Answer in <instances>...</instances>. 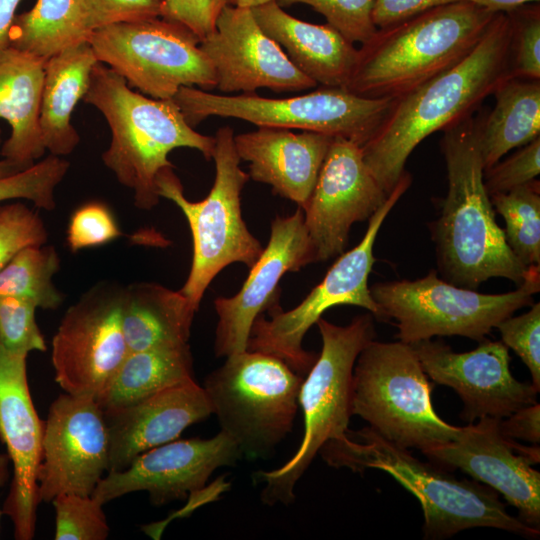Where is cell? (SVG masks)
Here are the masks:
<instances>
[{
  "instance_id": "obj_1",
  "label": "cell",
  "mask_w": 540,
  "mask_h": 540,
  "mask_svg": "<svg viewBox=\"0 0 540 540\" xmlns=\"http://www.w3.org/2000/svg\"><path fill=\"white\" fill-rule=\"evenodd\" d=\"M510 22L496 12L476 47L458 64L395 98L390 111L361 146L363 160L389 194L412 151L427 136L472 115L510 71Z\"/></svg>"
},
{
  "instance_id": "obj_2",
  "label": "cell",
  "mask_w": 540,
  "mask_h": 540,
  "mask_svg": "<svg viewBox=\"0 0 540 540\" xmlns=\"http://www.w3.org/2000/svg\"><path fill=\"white\" fill-rule=\"evenodd\" d=\"M442 131L448 192L431 228L440 273L444 280L473 290L494 277L520 285L532 266L516 258L496 222L483 181L477 117L469 115Z\"/></svg>"
},
{
  "instance_id": "obj_3",
  "label": "cell",
  "mask_w": 540,
  "mask_h": 540,
  "mask_svg": "<svg viewBox=\"0 0 540 540\" xmlns=\"http://www.w3.org/2000/svg\"><path fill=\"white\" fill-rule=\"evenodd\" d=\"M495 14L462 0L377 29L357 49L345 88L364 98H398L463 60Z\"/></svg>"
},
{
  "instance_id": "obj_4",
  "label": "cell",
  "mask_w": 540,
  "mask_h": 540,
  "mask_svg": "<svg viewBox=\"0 0 540 540\" xmlns=\"http://www.w3.org/2000/svg\"><path fill=\"white\" fill-rule=\"evenodd\" d=\"M83 100L106 119L111 143L102 154L105 166L134 192L136 207L150 210L159 203L156 177L173 167L168 154L181 147L212 159L215 138L191 127L173 99H154L130 89L126 80L98 62Z\"/></svg>"
},
{
  "instance_id": "obj_5",
  "label": "cell",
  "mask_w": 540,
  "mask_h": 540,
  "mask_svg": "<svg viewBox=\"0 0 540 540\" xmlns=\"http://www.w3.org/2000/svg\"><path fill=\"white\" fill-rule=\"evenodd\" d=\"M362 441H330L320 450L333 467L354 472L377 468L390 474L420 502L427 539H442L475 527H491L527 538H538L539 529L511 516L497 493L476 481L458 479L432 463L415 458L370 427L356 432Z\"/></svg>"
},
{
  "instance_id": "obj_6",
  "label": "cell",
  "mask_w": 540,
  "mask_h": 540,
  "mask_svg": "<svg viewBox=\"0 0 540 540\" xmlns=\"http://www.w3.org/2000/svg\"><path fill=\"white\" fill-rule=\"evenodd\" d=\"M373 317L370 312L358 315L345 326L322 317L316 322L322 350L303 378L298 396L304 435L286 463L255 473V479L265 484L261 492L264 504L292 503L296 483L321 448L330 441L348 438L353 368L360 352L375 338Z\"/></svg>"
},
{
  "instance_id": "obj_7",
  "label": "cell",
  "mask_w": 540,
  "mask_h": 540,
  "mask_svg": "<svg viewBox=\"0 0 540 540\" xmlns=\"http://www.w3.org/2000/svg\"><path fill=\"white\" fill-rule=\"evenodd\" d=\"M234 136L228 126L219 128L214 136L215 179L203 200L192 202L185 197L173 167H165L156 177L159 197L171 200L180 208L191 230L192 264L179 291L196 310L221 270L238 262L251 268L263 250L242 218L241 192L249 175L240 168Z\"/></svg>"
},
{
  "instance_id": "obj_8",
  "label": "cell",
  "mask_w": 540,
  "mask_h": 540,
  "mask_svg": "<svg viewBox=\"0 0 540 540\" xmlns=\"http://www.w3.org/2000/svg\"><path fill=\"white\" fill-rule=\"evenodd\" d=\"M428 381L412 346L372 340L358 355L352 376V415L387 441L425 450L456 440L464 427L435 412Z\"/></svg>"
},
{
  "instance_id": "obj_9",
  "label": "cell",
  "mask_w": 540,
  "mask_h": 540,
  "mask_svg": "<svg viewBox=\"0 0 540 540\" xmlns=\"http://www.w3.org/2000/svg\"><path fill=\"white\" fill-rule=\"evenodd\" d=\"M540 289V266L514 291L485 294L454 285L431 270L416 280L380 282L370 287L379 319L393 318L396 337L413 344L434 336L481 341L504 319L533 301Z\"/></svg>"
},
{
  "instance_id": "obj_10",
  "label": "cell",
  "mask_w": 540,
  "mask_h": 540,
  "mask_svg": "<svg viewBox=\"0 0 540 540\" xmlns=\"http://www.w3.org/2000/svg\"><path fill=\"white\" fill-rule=\"evenodd\" d=\"M303 376L280 358L246 350L226 357L204 380L218 419L247 456L262 457L291 432Z\"/></svg>"
},
{
  "instance_id": "obj_11",
  "label": "cell",
  "mask_w": 540,
  "mask_h": 540,
  "mask_svg": "<svg viewBox=\"0 0 540 540\" xmlns=\"http://www.w3.org/2000/svg\"><path fill=\"white\" fill-rule=\"evenodd\" d=\"M194 127L210 116L238 118L258 127L299 129L343 137L360 146L378 129L395 98H364L346 88L323 87L289 98L256 93L219 95L183 86L172 98Z\"/></svg>"
},
{
  "instance_id": "obj_12",
  "label": "cell",
  "mask_w": 540,
  "mask_h": 540,
  "mask_svg": "<svg viewBox=\"0 0 540 540\" xmlns=\"http://www.w3.org/2000/svg\"><path fill=\"white\" fill-rule=\"evenodd\" d=\"M410 184L411 176L404 172L385 202L370 217L362 240L340 255L300 304L288 311L278 308L270 312L269 320L262 314L255 319L247 350L276 356L304 376L317 357L303 348V339L325 311L338 305H354L365 308L379 319V309L368 286L375 262L373 245L386 216Z\"/></svg>"
},
{
  "instance_id": "obj_13",
  "label": "cell",
  "mask_w": 540,
  "mask_h": 540,
  "mask_svg": "<svg viewBox=\"0 0 540 540\" xmlns=\"http://www.w3.org/2000/svg\"><path fill=\"white\" fill-rule=\"evenodd\" d=\"M88 43L99 62L151 98L172 99L183 86L196 85L204 91L217 87L200 39L162 17L100 27Z\"/></svg>"
},
{
  "instance_id": "obj_14",
  "label": "cell",
  "mask_w": 540,
  "mask_h": 540,
  "mask_svg": "<svg viewBox=\"0 0 540 540\" xmlns=\"http://www.w3.org/2000/svg\"><path fill=\"white\" fill-rule=\"evenodd\" d=\"M123 288L100 285L64 314L52 340L55 381L72 395L95 399L129 353L122 328Z\"/></svg>"
},
{
  "instance_id": "obj_15",
  "label": "cell",
  "mask_w": 540,
  "mask_h": 540,
  "mask_svg": "<svg viewBox=\"0 0 540 540\" xmlns=\"http://www.w3.org/2000/svg\"><path fill=\"white\" fill-rule=\"evenodd\" d=\"M39 500L60 494L90 496L109 471V435L104 412L90 396L59 395L44 422Z\"/></svg>"
},
{
  "instance_id": "obj_16",
  "label": "cell",
  "mask_w": 540,
  "mask_h": 540,
  "mask_svg": "<svg viewBox=\"0 0 540 540\" xmlns=\"http://www.w3.org/2000/svg\"><path fill=\"white\" fill-rule=\"evenodd\" d=\"M387 196L366 166L361 146L334 137L302 209L315 262L341 255L352 225L369 220Z\"/></svg>"
},
{
  "instance_id": "obj_17",
  "label": "cell",
  "mask_w": 540,
  "mask_h": 540,
  "mask_svg": "<svg viewBox=\"0 0 540 540\" xmlns=\"http://www.w3.org/2000/svg\"><path fill=\"white\" fill-rule=\"evenodd\" d=\"M474 350L454 352L444 342L431 339L410 344L427 376L460 396V417L468 423L482 417L503 419L537 403L539 391L519 382L510 371L508 347L483 339Z\"/></svg>"
},
{
  "instance_id": "obj_18",
  "label": "cell",
  "mask_w": 540,
  "mask_h": 540,
  "mask_svg": "<svg viewBox=\"0 0 540 540\" xmlns=\"http://www.w3.org/2000/svg\"><path fill=\"white\" fill-rule=\"evenodd\" d=\"M464 426L453 441L421 452L432 462L460 469L502 494L517 508L519 519L540 528V473L532 465L540 460L539 446L527 447L504 435L499 418L482 417Z\"/></svg>"
},
{
  "instance_id": "obj_19",
  "label": "cell",
  "mask_w": 540,
  "mask_h": 540,
  "mask_svg": "<svg viewBox=\"0 0 540 540\" xmlns=\"http://www.w3.org/2000/svg\"><path fill=\"white\" fill-rule=\"evenodd\" d=\"M315 262L314 250L301 208L289 216H276L270 237L241 289L232 297H218L214 352L228 357L247 350L251 328L263 311L278 306V285L284 274Z\"/></svg>"
},
{
  "instance_id": "obj_20",
  "label": "cell",
  "mask_w": 540,
  "mask_h": 540,
  "mask_svg": "<svg viewBox=\"0 0 540 540\" xmlns=\"http://www.w3.org/2000/svg\"><path fill=\"white\" fill-rule=\"evenodd\" d=\"M241 456L237 443L223 431L208 439H176L141 453L120 471L108 472L91 496L104 505L145 491L153 505H165L199 492L216 469L234 465Z\"/></svg>"
},
{
  "instance_id": "obj_21",
  "label": "cell",
  "mask_w": 540,
  "mask_h": 540,
  "mask_svg": "<svg viewBox=\"0 0 540 540\" xmlns=\"http://www.w3.org/2000/svg\"><path fill=\"white\" fill-rule=\"evenodd\" d=\"M27 356L0 344V439L13 466L2 512L11 518L17 540H30L35 534L44 435V422L29 390Z\"/></svg>"
},
{
  "instance_id": "obj_22",
  "label": "cell",
  "mask_w": 540,
  "mask_h": 540,
  "mask_svg": "<svg viewBox=\"0 0 540 540\" xmlns=\"http://www.w3.org/2000/svg\"><path fill=\"white\" fill-rule=\"evenodd\" d=\"M199 46L215 70L217 88L224 93H255L260 88L301 91L317 85L262 31L248 7L226 6L215 30Z\"/></svg>"
},
{
  "instance_id": "obj_23",
  "label": "cell",
  "mask_w": 540,
  "mask_h": 540,
  "mask_svg": "<svg viewBox=\"0 0 540 540\" xmlns=\"http://www.w3.org/2000/svg\"><path fill=\"white\" fill-rule=\"evenodd\" d=\"M109 435V471H120L141 453L178 439L212 414L202 386L193 379L169 386L133 405L103 411Z\"/></svg>"
},
{
  "instance_id": "obj_24",
  "label": "cell",
  "mask_w": 540,
  "mask_h": 540,
  "mask_svg": "<svg viewBox=\"0 0 540 540\" xmlns=\"http://www.w3.org/2000/svg\"><path fill=\"white\" fill-rule=\"evenodd\" d=\"M333 139L313 131L261 126L234 136V144L239 158L249 162L252 180L270 185L303 209Z\"/></svg>"
},
{
  "instance_id": "obj_25",
  "label": "cell",
  "mask_w": 540,
  "mask_h": 540,
  "mask_svg": "<svg viewBox=\"0 0 540 540\" xmlns=\"http://www.w3.org/2000/svg\"><path fill=\"white\" fill-rule=\"evenodd\" d=\"M251 10L262 31L284 49L300 72L323 87H346L357 49L336 29L299 20L275 0Z\"/></svg>"
},
{
  "instance_id": "obj_26",
  "label": "cell",
  "mask_w": 540,
  "mask_h": 540,
  "mask_svg": "<svg viewBox=\"0 0 540 540\" xmlns=\"http://www.w3.org/2000/svg\"><path fill=\"white\" fill-rule=\"evenodd\" d=\"M45 62L11 46L0 49V118L11 128L0 153L20 170L46 151L39 124Z\"/></svg>"
},
{
  "instance_id": "obj_27",
  "label": "cell",
  "mask_w": 540,
  "mask_h": 540,
  "mask_svg": "<svg viewBox=\"0 0 540 540\" xmlns=\"http://www.w3.org/2000/svg\"><path fill=\"white\" fill-rule=\"evenodd\" d=\"M98 59L88 42L67 48L45 62L40 106L42 142L51 155L70 154L80 137L71 115L84 98Z\"/></svg>"
},
{
  "instance_id": "obj_28",
  "label": "cell",
  "mask_w": 540,
  "mask_h": 540,
  "mask_svg": "<svg viewBox=\"0 0 540 540\" xmlns=\"http://www.w3.org/2000/svg\"><path fill=\"white\" fill-rule=\"evenodd\" d=\"M196 311L179 290L147 282L123 288L122 328L128 351L187 344Z\"/></svg>"
},
{
  "instance_id": "obj_29",
  "label": "cell",
  "mask_w": 540,
  "mask_h": 540,
  "mask_svg": "<svg viewBox=\"0 0 540 540\" xmlns=\"http://www.w3.org/2000/svg\"><path fill=\"white\" fill-rule=\"evenodd\" d=\"M493 95L494 108L486 115L477 116L484 170L513 148L540 136V79L507 78Z\"/></svg>"
},
{
  "instance_id": "obj_30",
  "label": "cell",
  "mask_w": 540,
  "mask_h": 540,
  "mask_svg": "<svg viewBox=\"0 0 540 540\" xmlns=\"http://www.w3.org/2000/svg\"><path fill=\"white\" fill-rule=\"evenodd\" d=\"M189 379H193L189 343L129 352L96 400L103 411L116 410Z\"/></svg>"
},
{
  "instance_id": "obj_31",
  "label": "cell",
  "mask_w": 540,
  "mask_h": 540,
  "mask_svg": "<svg viewBox=\"0 0 540 540\" xmlns=\"http://www.w3.org/2000/svg\"><path fill=\"white\" fill-rule=\"evenodd\" d=\"M83 0H37L12 23L11 47L43 60L82 42L91 35Z\"/></svg>"
},
{
  "instance_id": "obj_32",
  "label": "cell",
  "mask_w": 540,
  "mask_h": 540,
  "mask_svg": "<svg viewBox=\"0 0 540 540\" xmlns=\"http://www.w3.org/2000/svg\"><path fill=\"white\" fill-rule=\"evenodd\" d=\"M59 267L60 259L53 246L25 247L0 271V296L20 297L39 308L54 310L63 302L53 283Z\"/></svg>"
},
{
  "instance_id": "obj_33",
  "label": "cell",
  "mask_w": 540,
  "mask_h": 540,
  "mask_svg": "<svg viewBox=\"0 0 540 540\" xmlns=\"http://www.w3.org/2000/svg\"><path fill=\"white\" fill-rule=\"evenodd\" d=\"M495 212L504 219L505 239L526 267L540 266V183L532 180L506 193L490 196Z\"/></svg>"
},
{
  "instance_id": "obj_34",
  "label": "cell",
  "mask_w": 540,
  "mask_h": 540,
  "mask_svg": "<svg viewBox=\"0 0 540 540\" xmlns=\"http://www.w3.org/2000/svg\"><path fill=\"white\" fill-rule=\"evenodd\" d=\"M69 162L50 155L31 167L0 178V203L13 199H26L34 206L53 210L55 189L65 177Z\"/></svg>"
},
{
  "instance_id": "obj_35",
  "label": "cell",
  "mask_w": 540,
  "mask_h": 540,
  "mask_svg": "<svg viewBox=\"0 0 540 540\" xmlns=\"http://www.w3.org/2000/svg\"><path fill=\"white\" fill-rule=\"evenodd\" d=\"M510 22V71L521 79H540V6L527 3L505 11Z\"/></svg>"
},
{
  "instance_id": "obj_36",
  "label": "cell",
  "mask_w": 540,
  "mask_h": 540,
  "mask_svg": "<svg viewBox=\"0 0 540 540\" xmlns=\"http://www.w3.org/2000/svg\"><path fill=\"white\" fill-rule=\"evenodd\" d=\"M56 514L55 540H104L109 525L103 504L90 496L60 494L51 501Z\"/></svg>"
},
{
  "instance_id": "obj_37",
  "label": "cell",
  "mask_w": 540,
  "mask_h": 540,
  "mask_svg": "<svg viewBox=\"0 0 540 540\" xmlns=\"http://www.w3.org/2000/svg\"><path fill=\"white\" fill-rule=\"evenodd\" d=\"M37 308L27 299L0 296V344L4 348L23 354L47 350L45 339L36 322Z\"/></svg>"
},
{
  "instance_id": "obj_38",
  "label": "cell",
  "mask_w": 540,
  "mask_h": 540,
  "mask_svg": "<svg viewBox=\"0 0 540 540\" xmlns=\"http://www.w3.org/2000/svg\"><path fill=\"white\" fill-rule=\"evenodd\" d=\"M280 7L293 4L311 6L347 40L360 44L368 41L377 28L372 20L374 0H275Z\"/></svg>"
},
{
  "instance_id": "obj_39",
  "label": "cell",
  "mask_w": 540,
  "mask_h": 540,
  "mask_svg": "<svg viewBox=\"0 0 540 540\" xmlns=\"http://www.w3.org/2000/svg\"><path fill=\"white\" fill-rule=\"evenodd\" d=\"M48 233L37 212L21 202L0 203V271L21 249L46 243Z\"/></svg>"
},
{
  "instance_id": "obj_40",
  "label": "cell",
  "mask_w": 540,
  "mask_h": 540,
  "mask_svg": "<svg viewBox=\"0 0 540 540\" xmlns=\"http://www.w3.org/2000/svg\"><path fill=\"white\" fill-rule=\"evenodd\" d=\"M111 210L101 202H89L70 217L67 243L72 252L105 245L121 235Z\"/></svg>"
},
{
  "instance_id": "obj_41",
  "label": "cell",
  "mask_w": 540,
  "mask_h": 540,
  "mask_svg": "<svg viewBox=\"0 0 540 540\" xmlns=\"http://www.w3.org/2000/svg\"><path fill=\"white\" fill-rule=\"evenodd\" d=\"M502 342L512 348L528 367L532 385L540 391V303L520 316L502 320L497 326Z\"/></svg>"
},
{
  "instance_id": "obj_42",
  "label": "cell",
  "mask_w": 540,
  "mask_h": 540,
  "mask_svg": "<svg viewBox=\"0 0 540 540\" xmlns=\"http://www.w3.org/2000/svg\"><path fill=\"white\" fill-rule=\"evenodd\" d=\"M540 173V136L516 151L502 162L483 172V181L489 196L506 193L534 180Z\"/></svg>"
},
{
  "instance_id": "obj_43",
  "label": "cell",
  "mask_w": 540,
  "mask_h": 540,
  "mask_svg": "<svg viewBox=\"0 0 540 540\" xmlns=\"http://www.w3.org/2000/svg\"><path fill=\"white\" fill-rule=\"evenodd\" d=\"M91 32L116 23L162 17L164 0H83Z\"/></svg>"
},
{
  "instance_id": "obj_44",
  "label": "cell",
  "mask_w": 540,
  "mask_h": 540,
  "mask_svg": "<svg viewBox=\"0 0 540 540\" xmlns=\"http://www.w3.org/2000/svg\"><path fill=\"white\" fill-rule=\"evenodd\" d=\"M233 0H164L162 18L182 25L200 41L215 30L221 11Z\"/></svg>"
},
{
  "instance_id": "obj_45",
  "label": "cell",
  "mask_w": 540,
  "mask_h": 540,
  "mask_svg": "<svg viewBox=\"0 0 540 540\" xmlns=\"http://www.w3.org/2000/svg\"><path fill=\"white\" fill-rule=\"evenodd\" d=\"M462 0H374L372 20L377 29L389 27L437 6Z\"/></svg>"
},
{
  "instance_id": "obj_46",
  "label": "cell",
  "mask_w": 540,
  "mask_h": 540,
  "mask_svg": "<svg viewBox=\"0 0 540 540\" xmlns=\"http://www.w3.org/2000/svg\"><path fill=\"white\" fill-rule=\"evenodd\" d=\"M499 426L502 433L509 438L538 444L540 442L539 403L524 407L510 416L500 419Z\"/></svg>"
},
{
  "instance_id": "obj_47",
  "label": "cell",
  "mask_w": 540,
  "mask_h": 540,
  "mask_svg": "<svg viewBox=\"0 0 540 540\" xmlns=\"http://www.w3.org/2000/svg\"><path fill=\"white\" fill-rule=\"evenodd\" d=\"M22 0H0V49L10 45L9 34L15 12Z\"/></svg>"
},
{
  "instance_id": "obj_48",
  "label": "cell",
  "mask_w": 540,
  "mask_h": 540,
  "mask_svg": "<svg viewBox=\"0 0 540 540\" xmlns=\"http://www.w3.org/2000/svg\"><path fill=\"white\" fill-rule=\"evenodd\" d=\"M477 4L481 7L487 8L494 12H505L515 7L532 3L539 2V0H465Z\"/></svg>"
},
{
  "instance_id": "obj_49",
  "label": "cell",
  "mask_w": 540,
  "mask_h": 540,
  "mask_svg": "<svg viewBox=\"0 0 540 540\" xmlns=\"http://www.w3.org/2000/svg\"><path fill=\"white\" fill-rule=\"evenodd\" d=\"M9 462L7 454H0V487L3 486L9 478ZM3 514L0 510V517Z\"/></svg>"
},
{
  "instance_id": "obj_50",
  "label": "cell",
  "mask_w": 540,
  "mask_h": 540,
  "mask_svg": "<svg viewBox=\"0 0 540 540\" xmlns=\"http://www.w3.org/2000/svg\"><path fill=\"white\" fill-rule=\"evenodd\" d=\"M1 141L2 140H1V129H0V144H1ZM19 171H22V170H20L18 167H16L14 164L9 162L8 160L4 158L0 160V178L15 174Z\"/></svg>"
},
{
  "instance_id": "obj_51",
  "label": "cell",
  "mask_w": 540,
  "mask_h": 540,
  "mask_svg": "<svg viewBox=\"0 0 540 540\" xmlns=\"http://www.w3.org/2000/svg\"><path fill=\"white\" fill-rule=\"evenodd\" d=\"M274 0H233V4L238 7L252 8Z\"/></svg>"
}]
</instances>
